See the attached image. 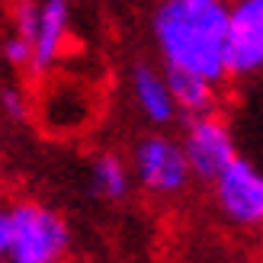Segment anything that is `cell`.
<instances>
[{"instance_id":"cell-6","label":"cell","mask_w":263,"mask_h":263,"mask_svg":"<svg viewBox=\"0 0 263 263\" xmlns=\"http://www.w3.org/2000/svg\"><path fill=\"white\" fill-rule=\"evenodd\" d=\"M263 74V0H228V77Z\"/></svg>"},{"instance_id":"cell-2","label":"cell","mask_w":263,"mask_h":263,"mask_svg":"<svg viewBox=\"0 0 263 263\" xmlns=\"http://www.w3.org/2000/svg\"><path fill=\"white\" fill-rule=\"evenodd\" d=\"M7 263H64L71 254V225L58 209L39 199L10 202Z\"/></svg>"},{"instance_id":"cell-3","label":"cell","mask_w":263,"mask_h":263,"mask_svg":"<svg viewBox=\"0 0 263 263\" xmlns=\"http://www.w3.org/2000/svg\"><path fill=\"white\" fill-rule=\"evenodd\" d=\"M128 170H132V183H138L154 199H177L193 183L190 164L180 148V138L167 135V132H148V135H141L135 141V148H132Z\"/></svg>"},{"instance_id":"cell-9","label":"cell","mask_w":263,"mask_h":263,"mask_svg":"<svg viewBox=\"0 0 263 263\" xmlns=\"http://www.w3.org/2000/svg\"><path fill=\"white\" fill-rule=\"evenodd\" d=\"M90 119V100L84 87L74 84H55L48 87L42 103V122L48 132H77Z\"/></svg>"},{"instance_id":"cell-11","label":"cell","mask_w":263,"mask_h":263,"mask_svg":"<svg viewBox=\"0 0 263 263\" xmlns=\"http://www.w3.org/2000/svg\"><path fill=\"white\" fill-rule=\"evenodd\" d=\"M90 193L103 202H122L132 193L128 161L116 151H103L90 161Z\"/></svg>"},{"instance_id":"cell-13","label":"cell","mask_w":263,"mask_h":263,"mask_svg":"<svg viewBox=\"0 0 263 263\" xmlns=\"http://www.w3.org/2000/svg\"><path fill=\"white\" fill-rule=\"evenodd\" d=\"M0 51H4V58L13 64V68H29V58H32V51H29V42L20 35H7L4 39V45H0Z\"/></svg>"},{"instance_id":"cell-4","label":"cell","mask_w":263,"mask_h":263,"mask_svg":"<svg viewBox=\"0 0 263 263\" xmlns=\"http://www.w3.org/2000/svg\"><path fill=\"white\" fill-rule=\"evenodd\" d=\"M212 199L228 225L244 231H260L263 228V170L247 157H234L212 180Z\"/></svg>"},{"instance_id":"cell-5","label":"cell","mask_w":263,"mask_h":263,"mask_svg":"<svg viewBox=\"0 0 263 263\" xmlns=\"http://www.w3.org/2000/svg\"><path fill=\"white\" fill-rule=\"evenodd\" d=\"M180 148H183V157L190 164L193 180H199V183H212L234 157H241L238 144H234L231 125L218 112H205V116L186 119Z\"/></svg>"},{"instance_id":"cell-1","label":"cell","mask_w":263,"mask_h":263,"mask_svg":"<svg viewBox=\"0 0 263 263\" xmlns=\"http://www.w3.org/2000/svg\"><path fill=\"white\" fill-rule=\"evenodd\" d=\"M151 42L164 71L218 87L228 77V0H161L151 13Z\"/></svg>"},{"instance_id":"cell-14","label":"cell","mask_w":263,"mask_h":263,"mask_svg":"<svg viewBox=\"0 0 263 263\" xmlns=\"http://www.w3.org/2000/svg\"><path fill=\"white\" fill-rule=\"evenodd\" d=\"M7 247H10V209L0 202V263H7Z\"/></svg>"},{"instance_id":"cell-8","label":"cell","mask_w":263,"mask_h":263,"mask_svg":"<svg viewBox=\"0 0 263 263\" xmlns=\"http://www.w3.org/2000/svg\"><path fill=\"white\" fill-rule=\"evenodd\" d=\"M128 97H132V103H135L138 116L148 125H154V128H167L170 122L180 119L164 71H157L148 61L132 64V71H128Z\"/></svg>"},{"instance_id":"cell-10","label":"cell","mask_w":263,"mask_h":263,"mask_svg":"<svg viewBox=\"0 0 263 263\" xmlns=\"http://www.w3.org/2000/svg\"><path fill=\"white\" fill-rule=\"evenodd\" d=\"M167 77V87H170V97H174V106L177 116H205V112H215L218 106V87L202 81L196 74H183V71H164Z\"/></svg>"},{"instance_id":"cell-7","label":"cell","mask_w":263,"mask_h":263,"mask_svg":"<svg viewBox=\"0 0 263 263\" xmlns=\"http://www.w3.org/2000/svg\"><path fill=\"white\" fill-rule=\"evenodd\" d=\"M68 39H71V0H39L35 29L29 39V48H32L29 68L35 74L55 71L58 61L64 58Z\"/></svg>"},{"instance_id":"cell-12","label":"cell","mask_w":263,"mask_h":263,"mask_svg":"<svg viewBox=\"0 0 263 263\" xmlns=\"http://www.w3.org/2000/svg\"><path fill=\"white\" fill-rule=\"evenodd\" d=\"M0 112H4V119H10V122H26L29 119V97L13 84L0 87Z\"/></svg>"}]
</instances>
